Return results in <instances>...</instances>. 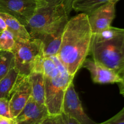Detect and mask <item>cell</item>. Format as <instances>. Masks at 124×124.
<instances>
[{
	"mask_svg": "<svg viewBox=\"0 0 124 124\" xmlns=\"http://www.w3.org/2000/svg\"><path fill=\"white\" fill-rule=\"evenodd\" d=\"M93 33L88 15L81 13L65 25L59 49L56 56L69 75L75 77L90 53Z\"/></svg>",
	"mask_w": 124,
	"mask_h": 124,
	"instance_id": "1",
	"label": "cell"
},
{
	"mask_svg": "<svg viewBox=\"0 0 124 124\" xmlns=\"http://www.w3.org/2000/svg\"><path fill=\"white\" fill-rule=\"evenodd\" d=\"M90 54L94 61L121 76L124 71V29L110 26L93 34Z\"/></svg>",
	"mask_w": 124,
	"mask_h": 124,
	"instance_id": "2",
	"label": "cell"
},
{
	"mask_svg": "<svg viewBox=\"0 0 124 124\" xmlns=\"http://www.w3.org/2000/svg\"><path fill=\"white\" fill-rule=\"evenodd\" d=\"M45 104L49 116L62 113L63 99L67 88L73 80L56 56L44 58Z\"/></svg>",
	"mask_w": 124,
	"mask_h": 124,
	"instance_id": "3",
	"label": "cell"
},
{
	"mask_svg": "<svg viewBox=\"0 0 124 124\" xmlns=\"http://www.w3.org/2000/svg\"><path fill=\"white\" fill-rule=\"evenodd\" d=\"M73 0H38L35 13L26 26L31 38L65 17H69Z\"/></svg>",
	"mask_w": 124,
	"mask_h": 124,
	"instance_id": "4",
	"label": "cell"
},
{
	"mask_svg": "<svg viewBox=\"0 0 124 124\" xmlns=\"http://www.w3.org/2000/svg\"><path fill=\"white\" fill-rule=\"evenodd\" d=\"M12 52L14 54L15 69L19 75L29 76L43 61V46L39 39L16 41Z\"/></svg>",
	"mask_w": 124,
	"mask_h": 124,
	"instance_id": "5",
	"label": "cell"
},
{
	"mask_svg": "<svg viewBox=\"0 0 124 124\" xmlns=\"http://www.w3.org/2000/svg\"><path fill=\"white\" fill-rule=\"evenodd\" d=\"M68 21L69 17H65L33 38L39 39L42 42L44 58L57 54L61 42L63 31Z\"/></svg>",
	"mask_w": 124,
	"mask_h": 124,
	"instance_id": "6",
	"label": "cell"
},
{
	"mask_svg": "<svg viewBox=\"0 0 124 124\" xmlns=\"http://www.w3.org/2000/svg\"><path fill=\"white\" fill-rule=\"evenodd\" d=\"M38 0H0V12L15 18L25 27L33 16Z\"/></svg>",
	"mask_w": 124,
	"mask_h": 124,
	"instance_id": "7",
	"label": "cell"
},
{
	"mask_svg": "<svg viewBox=\"0 0 124 124\" xmlns=\"http://www.w3.org/2000/svg\"><path fill=\"white\" fill-rule=\"evenodd\" d=\"M62 113L73 118L79 124H95L85 113L73 81L70 82L65 90L62 105Z\"/></svg>",
	"mask_w": 124,
	"mask_h": 124,
	"instance_id": "8",
	"label": "cell"
},
{
	"mask_svg": "<svg viewBox=\"0 0 124 124\" xmlns=\"http://www.w3.org/2000/svg\"><path fill=\"white\" fill-rule=\"evenodd\" d=\"M31 94L29 76L19 75L9 98L10 116L14 119L23 110Z\"/></svg>",
	"mask_w": 124,
	"mask_h": 124,
	"instance_id": "9",
	"label": "cell"
},
{
	"mask_svg": "<svg viewBox=\"0 0 124 124\" xmlns=\"http://www.w3.org/2000/svg\"><path fill=\"white\" fill-rule=\"evenodd\" d=\"M48 115L46 105L38 104L30 96L23 110L14 119L16 124H43Z\"/></svg>",
	"mask_w": 124,
	"mask_h": 124,
	"instance_id": "10",
	"label": "cell"
},
{
	"mask_svg": "<svg viewBox=\"0 0 124 124\" xmlns=\"http://www.w3.org/2000/svg\"><path fill=\"white\" fill-rule=\"evenodd\" d=\"M115 5L113 2H109L88 15L93 34L99 33L111 26L116 15Z\"/></svg>",
	"mask_w": 124,
	"mask_h": 124,
	"instance_id": "11",
	"label": "cell"
},
{
	"mask_svg": "<svg viewBox=\"0 0 124 124\" xmlns=\"http://www.w3.org/2000/svg\"><path fill=\"white\" fill-rule=\"evenodd\" d=\"M82 67L89 71L94 83L118 84L121 81V76L117 73L98 62L93 58H86Z\"/></svg>",
	"mask_w": 124,
	"mask_h": 124,
	"instance_id": "12",
	"label": "cell"
},
{
	"mask_svg": "<svg viewBox=\"0 0 124 124\" xmlns=\"http://www.w3.org/2000/svg\"><path fill=\"white\" fill-rule=\"evenodd\" d=\"M42 62L29 75V78L31 85V96L38 104L46 105L44 76L42 70Z\"/></svg>",
	"mask_w": 124,
	"mask_h": 124,
	"instance_id": "13",
	"label": "cell"
},
{
	"mask_svg": "<svg viewBox=\"0 0 124 124\" xmlns=\"http://www.w3.org/2000/svg\"><path fill=\"white\" fill-rule=\"evenodd\" d=\"M0 16L5 21L7 29L13 34L15 41H26L31 39L26 27L18 21L15 18L2 12H0Z\"/></svg>",
	"mask_w": 124,
	"mask_h": 124,
	"instance_id": "14",
	"label": "cell"
},
{
	"mask_svg": "<svg viewBox=\"0 0 124 124\" xmlns=\"http://www.w3.org/2000/svg\"><path fill=\"white\" fill-rule=\"evenodd\" d=\"M19 76V73L14 67L0 80V98H7L9 100L11 93L18 81Z\"/></svg>",
	"mask_w": 124,
	"mask_h": 124,
	"instance_id": "15",
	"label": "cell"
},
{
	"mask_svg": "<svg viewBox=\"0 0 124 124\" xmlns=\"http://www.w3.org/2000/svg\"><path fill=\"white\" fill-rule=\"evenodd\" d=\"M110 1L111 0H73L71 9L89 15L101 6L110 2Z\"/></svg>",
	"mask_w": 124,
	"mask_h": 124,
	"instance_id": "16",
	"label": "cell"
},
{
	"mask_svg": "<svg viewBox=\"0 0 124 124\" xmlns=\"http://www.w3.org/2000/svg\"><path fill=\"white\" fill-rule=\"evenodd\" d=\"M15 67L14 54L12 51L0 52V80Z\"/></svg>",
	"mask_w": 124,
	"mask_h": 124,
	"instance_id": "17",
	"label": "cell"
},
{
	"mask_svg": "<svg viewBox=\"0 0 124 124\" xmlns=\"http://www.w3.org/2000/svg\"><path fill=\"white\" fill-rule=\"evenodd\" d=\"M15 39L13 34L6 29L0 33V50L12 51L15 44Z\"/></svg>",
	"mask_w": 124,
	"mask_h": 124,
	"instance_id": "18",
	"label": "cell"
},
{
	"mask_svg": "<svg viewBox=\"0 0 124 124\" xmlns=\"http://www.w3.org/2000/svg\"><path fill=\"white\" fill-rule=\"evenodd\" d=\"M0 115L11 117L10 113L9 100L7 98H0Z\"/></svg>",
	"mask_w": 124,
	"mask_h": 124,
	"instance_id": "19",
	"label": "cell"
},
{
	"mask_svg": "<svg viewBox=\"0 0 124 124\" xmlns=\"http://www.w3.org/2000/svg\"><path fill=\"white\" fill-rule=\"evenodd\" d=\"M108 124H124V109L122 108L119 112L110 119L103 122Z\"/></svg>",
	"mask_w": 124,
	"mask_h": 124,
	"instance_id": "20",
	"label": "cell"
},
{
	"mask_svg": "<svg viewBox=\"0 0 124 124\" xmlns=\"http://www.w3.org/2000/svg\"><path fill=\"white\" fill-rule=\"evenodd\" d=\"M0 124H16L14 119L0 115Z\"/></svg>",
	"mask_w": 124,
	"mask_h": 124,
	"instance_id": "21",
	"label": "cell"
},
{
	"mask_svg": "<svg viewBox=\"0 0 124 124\" xmlns=\"http://www.w3.org/2000/svg\"><path fill=\"white\" fill-rule=\"evenodd\" d=\"M121 82H119L118 84L119 88V92L121 94L124 93V71L122 72V73L121 75Z\"/></svg>",
	"mask_w": 124,
	"mask_h": 124,
	"instance_id": "22",
	"label": "cell"
},
{
	"mask_svg": "<svg viewBox=\"0 0 124 124\" xmlns=\"http://www.w3.org/2000/svg\"><path fill=\"white\" fill-rule=\"evenodd\" d=\"M6 29H7V25L5 23V21L2 17L0 16V33L2 32Z\"/></svg>",
	"mask_w": 124,
	"mask_h": 124,
	"instance_id": "23",
	"label": "cell"
},
{
	"mask_svg": "<svg viewBox=\"0 0 124 124\" xmlns=\"http://www.w3.org/2000/svg\"><path fill=\"white\" fill-rule=\"evenodd\" d=\"M119 1L120 0H111V1H110V2H113V3H115V4H116L117 2H118V1Z\"/></svg>",
	"mask_w": 124,
	"mask_h": 124,
	"instance_id": "24",
	"label": "cell"
},
{
	"mask_svg": "<svg viewBox=\"0 0 124 124\" xmlns=\"http://www.w3.org/2000/svg\"><path fill=\"white\" fill-rule=\"evenodd\" d=\"M122 95L124 97V93H122Z\"/></svg>",
	"mask_w": 124,
	"mask_h": 124,
	"instance_id": "25",
	"label": "cell"
},
{
	"mask_svg": "<svg viewBox=\"0 0 124 124\" xmlns=\"http://www.w3.org/2000/svg\"></svg>",
	"mask_w": 124,
	"mask_h": 124,
	"instance_id": "26",
	"label": "cell"
},
{
	"mask_svg": "<svg viewBox=\"0 0 124 124\" xmlns=\"http://www.w3.org/2000/svg\"><path fill=\"white\" fill-rule=\"evenodd\" d=\"M0 52H1V50H0Z\"/></svg>",
	"mask_w": 124,
	"mask_h": 124,
	"instance_id": "27",
	"label": "cell"
}]
</instances>
